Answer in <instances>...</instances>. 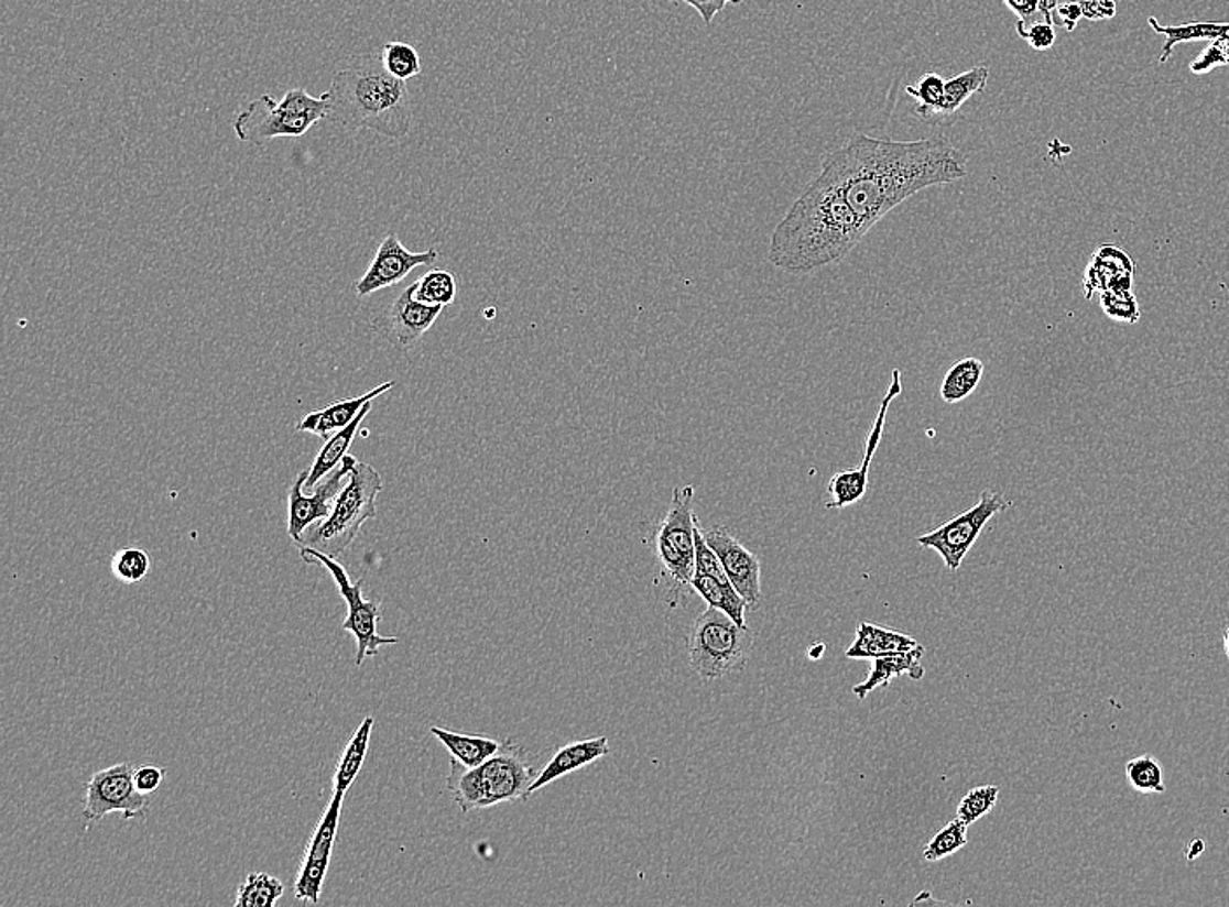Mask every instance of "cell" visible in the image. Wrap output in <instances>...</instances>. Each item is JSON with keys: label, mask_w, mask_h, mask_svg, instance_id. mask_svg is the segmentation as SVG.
<instances>
[{"label": "cell", "mask_w": 1229, "mask_h": 907, "mask_svg": "<svg viewBox=\"0 0 1229 907\" xmlns=\"http://www.w3.org/2000/svg\"><path fill=\"white\" fill-rule=\"evenodd\" d=\"M822 173L840 187L870 231L889 211L921 190L962 181L968 175V161L945 139L894 142L856 133L825 156Z\"/></svg>", "instance_id": "1"}, {"label": "cell", "mask_w": 1229, "mask_h": 907, "mask_svg": "<svg viewBox=\"0 0 1229 907\" xmlns=\"http://www.w3.org/2000/svg\"><path fill=\"white\" fill-rule=\"evenodd\" d=\"M867 232L840 187L819 172L772 232L769 261L784 273L811 274L844 261Z\"/></svg>", "instance_id": "2"}, {"label": "cell", "mask_w": 1229, "mask_h": 907, "mask_svg": "<svg viewBox=\"0 0 1229 907\" xmlns=\"http://www.w3.org/2000/svg\"><path fill=\"white\" fill-rule=\"evenodd\" d=\"M327 95V119L339 127L404 139L413 127V103L405 80L383 67L379 53L355 58L334 74Z\"/></svg>", "instance_id": "3"}, {"label": "cell", "mask_w": 1229, "mask_h": 907, "mask_svg": "<svg viewBox=\"0 0 1229 907\" xmlns=\"http://www.w3.org/2000/svg\"><path fill=\"white\" fill-rule=\"evenodd\" d=\"M535 768L530 765L526 748L505 740L497 754L477 768H467L450 760L447 790L464 813L486 810L500 802L530 798Z\"/></svg>", "instance_id": "4"}, {"label": "cell", "mask_w": 1229, "mask_h": 907, "mask_svg": "<svg viewBox=\"0 0 1229 907\" xmlns=\"http://www.w3.org/2000/svg\"><path fill=\"white\" fill-rule=\"evenodd\" d=\"M383 489L378 471L358 461L348 476V483L334 500L329 517L307 527L294 545L307 546L337 559L350 548L367 521L376 517V498Z\"/></svg>", "instance_id": "5"}, {"label": "cell", "mask_w": 1229, "mask_h": 907, "mask_svg": "<svg viewBox=\"0 0 1229 907\" xmlns=\"http://www.w3.org/2000/svg\"><path fill=\"white\" fill-rule=\"evenodd\" d=\"M327 119V95L312 97L306 89L294 88L274 100L262 95L250 101L232 122L241 142L265 145L276 139H301L316 122Z\"/></svg>", "instance_id": "6"}, {"label": "cell", "mask_w": 1229, "mask_h": 907, "mask_svg": "<svg viewBox=\"0 0 1229 907\" xmlns=\"http://www.w3.org/2000/svg\"><path fill=\"white\" fill-rule=\"evenodd\" d=\"M753 635L750 626L737 625L729 614L708 608L697 616L686 637V652L694 673L704 680L724 679L748 665Z\"/></svg>", "instance_id": "7"}, {"label": "cell", "mask_w": 1229, "mask_h": 907, "mask_svg": "<svg viewBox=\"0 0 1229 907\" xmlns=\"http://www.w3.org/2000/svg\"><path fill=\"white\" fill-rule=\"evenodd\" d=\"M300 555L304 562L327 569V572L333 576L337 590L345 599L346 605H348V614H346L345 623H342V631L350 632L357 641L355 664L358 667L369 656L378 655L381 647L399 643L396 637H384V635L378 634V623L381 620V602L363 599V580L351 583L350 576H348L345 567L337 562L334 557L322 554V551L301 546Z\"/></svg>", "instance_id": "8"}, {"label": "cell", "mask_w": 1229, "mask_h": 907, "mask_svg": "<svg viewBox=\"0 0 1229 907\" xmlns=\"http://www.w3.org/2000/svg\"><path fill=\"white\" fill-rule=\"evenodd\" d=\"M694 496V485L674 489L655 538L659 562L678 587H690L695 575Z\"/></svg>", "instance_id": "9"}, {"label": "cell", "mask_w": 1229, "mask_h": 907, "mask_svg": "<svg viewBox=\"0 0 1229 907\" xmlns=\"http://www.w3.org/2000/svg\"><path fill=\"white\" fill-rule=\"evenodd\" d=\"M1007 506L1008 503L1002 492L983 491L975 506L966 510L965 513H960L951 521L945 522L944 525H939L935 531L924 534L915 542L921 546L938 551L948 571H959L966 554L977 542L987 522L996 513L1007 510Z\"/></svg>", "instance_id": "10"}, {"label": "cell", "mask_w": 1229, "mask_h": 907, "mask_svg": "<svg viewBox=\"0 0 1229 907\" xmlns=\"http://www.w3.org/2000/svg\"><path fill=\"white\" fill-rule=\"evenodd\" d=\"M135 768L131 763H118L100 769L86 784L85 819L98 822L110 813H121L127 820L145 816L149 794L135 786Z\"/></svg>", "instance_id": "11"}, {"label": "cell", "mask_w": 1229, "mask_h": 907, "mask_svg": "<svg viewBox=\"0 0 1229 907\" xmlns=\"http://www.w3.org/2000/svg\"><path fill=\"white\" fill-rule=\"evenodd\" d=\"M358 459L351 454H348L342 459L339 467L334 468L329 476L325 477L324 482L316 483L313 489L312 496L304 494V483L309 477V470L301 471L297 479L292 483L291 491H289V522H286V531L291 536L292 542L303 536L307 527H312L316 522L324 521L329 517L330 510H333V501L336 500L337 494L341 492L342 480L350 476Z\"/></svg>", "instance_id": "12"}, {"label": "cell", "mask_w": 1229, "mask_h": 907, "mask_svg": "<svg viewBox=\"0 0 1229 907\" xmlns=\"http://www.w3.org/2000/svg\"><path fill=\"white\" fill-rule=\"evenodd\" d=\"M345 796L346 794H333L329 807L324 811L312 840L307 843L304 861L295 879V897L303 903L318 904L320 900L325 876L329 871L330 857L336 844Z\"/></svg>", "instance_id": "13"}, {"label": "cell", "mask_w": 1229, "mask_h": 907, "mask_svg": "<svg viewBox=\"0 0 1229 907\" xmlns=\"http://www.w3.org/2000/svg\"><path fill=\"white\" fill-rule=\"evenodd\" d=\"M903 384H901V372L898 369L893 370V381L889 384L888 393H885L882 404H880L879 414L877 419L873 420L872 429L868 435L867 449H864L863 461L855 470L838 471L831 479H829L828 501H826V509L828 510H842L847 506L858 503L863 500L868 489V471L875 458L877 449H879L880 440H882V433H884L885 416H888L889 405L896 396L901 395Z\"/></svg>", "instance_id": "14"}, {"label": "cell", "mask_w": 1229, "mask_h": 907, "mask_svg": "<svg viewBox=\"0 0 1229 907\" xmlns=\"http://www.w3.org/2000/svg\"><path fill=\"white\" fill-rule=\"evenodd\" d=\"M437 259L438 253L435 249L426 252H409L399 240V236L388 234L376 252L369 270L355 285V291L360 297L376 294L388 286L401 283L420 265H434Z\"/></svg>", "instance_id": "15"}, {"label": "cell", "mask_w": 1229, "mask_h": 907, "mask_svg": "<svg viewBox=\"0 0 1229 907\" xmlns=\"http://www.w3.org/2000/svg\"><path fill=\"white\" fill-rule=\"evenodd\" d=\"M704 538L711 546L724 564L725 572L732 581L733 589L741 593L748 605L757 610L762 602V587L760 576L762 566L753 551L733 538L730 531L724 525H715L711 529L703 531Z\"/></svg>", "instance_id": "16"}, {"label": "cell", "mask_w": 1229, "mask_h": 907, "mask_svg": "<svg viewBox=\"0 0 1229 907\" xmlns=\"http://www.w3.org/2000/svg\"><path fill=\"white\" fill-rule=\"evenodd\" d=\"M443 306H428L416 298V282L409 285L388 312V339L396 348H411L434 327Z\"/></svg>", "instance_id": "17"}, {"label": "cell", "mask_w": 1229, "mask_h": 907, "mask_svg": "<svg viewBox=\"0 0 1229 907\" xmlns=\"http://www.w3.org/2000/svg\"><path fill=\"white\" fill-rule=\"evenodd\" d=\"M1132 256L1114 244H1103L1091 256L1085 273V295L1090 298L1095 292L1133 291Z\"/></svg>", "instance_id": "18"}, {"label": "cell", "mask_w": 1229, "mask_h": 907, "mask_svg": "<svg viewBox=\"0 0 1229 907\" xmlns=\"http://www.w3.org/2000/svg\"><path fill=\"white\" fill-rule=\"evenodd\" d=\"M393 386H395V383H393V381H388V383L379 384L374 390L367 391L366 395L355 396V398L337 400V402H333V404L320 408V411L306 414V416L297 423L295 429H297V431L312 433V435H316V437L329 438L334 433L350 425L351 420L358 416V412L362 411L369 402L378 398V396L384 395V393L392 390Z\"/></svg>", "instance_id": "19"}, {"label": "cell", "mask_w": 1229, "mask_h": 907, "mask_svg": "<svg viewBox=\"0 0 1229 907\" xmlns=\"http://www.w3.org/2000/svg\"><path fill=\"white\" fill-rule=\"evenodd\" d=\"M610 754V745L605 736L598 739L578 740L572 744L561 747L556 752V756L548 761L545 768L536 775L535 780L530 786L528 794L536 793L542 787L548 786L557 778L566 777L569 773L578 772L584 766L592 765L596 761Z\"/></svg>", "instance_id": "20"}, {"label": "cell", "mask_w": 1229, "mask_h": 907, "mask_svg": "<svg viewBox=\"0 0 1229 907\" xmlns=\"http://www.w3.org/2000/svg\"><path fill=\"white\" fill-rule=\"evenodd\" d=\"M918 643L914 637L873 623H859L855 643L847 647V658H879L894 653L912 652Z\"/></svg>", "instance_id": "21"}, {"label": "cell", "mask_w": 1229, "mask_h": 907, "mask_svg": "<svg viewBox=\"0 0 1229 907\" xmlns=\"http://www.w3.org/2000/svg\"><path fill=\"white\" fill-rule=\"evenodd\" d=\"M922 656H924V647L918 644L912 652L894 653V655L873 658L872 673L864 682H859L852 688V693L859 700H864L877 688L888 686L894 677L903 676V674L915 680L922 679L924 677V667L921 665Z\"/></svg>", "instance_id": "22"}, {"label": "cell", "mask_w": 1229, "mask_h": 907, "mask_svg": "<svg viewBox=\"0 0 1229 907\" xmlns=\"http://www.w3.org/2000/svg\"><path fill=\"white\" fill-rule=\"evenodd\" d=\"M371 408L372 402H369L362 411L358 412V416L351 420L350 425L339 429V431L334 433V435L327 438L325 446L318 450L315 461H313L312 468H309V477H307L306 483H304V489H312L313 491V489L316 488V483L329 476L334 468L341 465L342 459L348 456V449H350L351 444H354L355 437H357L358 429L362 426L363 419H366L367 414L371 412Z\"/></svg>", "instance_id": "23"}, {"label": "cell", "mask_w": 1229, "mask_h": 907, "mask_svg": "<svg viewBox=\"0 0 1229 907\" xmlns=\"http://www.w3.org/2000/svg\"><path fill=\"white\" fill-rule=\"evenodd\" d=\"M429 733L437 736L441 744L446 745L453 760L458 761L459 765L467 766V768H477L489 757L494 756L500 748L497 740L488 739V736L464 735V733H455V731H447L437 726L432 728Z\"/></svg>", "instance_id": "24"}, {"label": "cell", "mask_w": 1229, "mask_h": 907, "mask_svg": "<svg viewBox=\"0 0 1229 907\" xmlns=\"http://www.w3.org/2000/svg\"><path fill=\"white\" fill-rule=\"evenodd\" d=\"M372 728H374V718L363 719L362 724L355 731L350 742L346 745L342 752L339 765H337L336 773H334V793L346 794L351 786H354L355 778L362 769L363 761H366L367 748L371 742Z\"/></svg>", "instance_id": "25"}, {"label": "cell", "mask_w": 1229, "mask_h": 907, "mask_svg": "<svg viewBox=\"0 0 1229 907\" xmlns=\"http://www.w3.org/2000/svg\"><path fill=\"white\" fill-rule=\"evenodd\" d=\"M690 589L699 593L704 601L708 602L709 608H716V610L729 614L737 625L748 626L744 614L748 602L742 599L741 593L733 589V584H725L715 580L711 576L695 572Z\"/></svg>", "instance_id": "26"}, {"label": "cell", "mask_w": 1229, "mask_h": 907, "mask_svg": "<svg viewBox=\"0 0 1229 907\" xmlns=\"http://www.w3.org/2000/svg\"><path fill=\"white\" fill-rule=\"evenodd\" d=\"M983 372H986V363L978 360V358L969 357L957 360V362L948 369L944 381H942L939 396H942L945 404H957V402H962V400L972 395V391L977 390Z\"/></svg>", "instance_id": "27"}, {"label": "cell", "mask_w": 1229, "mask_h": 907, "mask_svg": "<svg viewBox=\"0 0 1229 907\" xmlns=\"http://www.w3.org/2000/svg\"><path fill=\"white\" fill-rule=\"evenodd\" d=\"M1151 29L1156 34H1163L1166 37V43L1163 44L1162 53H1160V64H1165L1166 59L1171 58L1172 51L1177 44L1189 43V41H1214L1219 35L1225 34L1229 30V23H1214V22H1196L1186 23V25L1163 26L1160 25L1156 18H1148Z\"/></svg>", "instance_id": "28"}, {"label": "cell", "mask_w": 1229, "mask_h": 907, "mask_svg": "<svg viewBox=\"0 0 1229 907\" xmlns=\"http://www.w3.org/2000/svg\"><path fill=\"white\" fill-rule=\"evenodd\" d=\"M989 76V68L986 65H977V67L962 72L959 76L945 80L944 100L939 106L938 116H951V113L959 112L960 107L965 106L972 95L986 89Z\"/></svg>", "instance_id": "29"}, {"label": "cell", "mask_w": 1229, "mask_h": 907, "mask_svg": "<svg viewBox=\"0 0 1229 907\" xmlns=\"http://www.w3.org/2000/svg\"><path fill=\"white\" fill-rule=\"evenodd\" d=\"M285 886L268 873H250L238 888L237 907H273L282 899Z\"/></svg>", "instance_id": "30"}, {"label": "cell", "mask_w": 1229, "mask_h": 907, "mask_svg": "<svg viewBox=\"0 0 1229 907\" xmlns=\"http://www.w3.org/2000/svg\"><path fill=\"white\" fill-rule=\"evenodd\" d=\"M1127 780L1133 790L1141 794H1163L1166 790L1163 784V769L1159 761L1150 754L1135 757L1124 766Z\"/></svg>", "instance_id": "31"}, {"label": "cell", "mask_w": 1229, "mask_h": 907, "mask_svg": "<svg viewBox=\"0 0 1229 907\" xmlns=\"http://www.w3.org/2000/svg\"><path fill=\"white\" fill-rule=\"evenodd\" d=\"M379 55L388 74H392L396 79L407 83L409 79L422 74V58L411 44L387 43L383 50L379 51Z\"/></svg>", "instance_id": "32"}, {"label": "cell", "mask_w": 1229, "mask_h": 907, "mask_svg": "<svg viewBox=\"0 0 1229 907\" xmlns=\"http://www.w3.org/2000/svg\"><path fill=\"white\" fill-rule=\"evenodd\" d=\"M416 298L428 306H449L456 298L455 276L449 271H429L416 282Z\"/></svg>", "instance_id": "33"}, {"label": "cell", "mask_w": 1229, "mask_h": 907, "mask_svg": "<svg viewBox=\"0 0 1229 907\" xmlns=\"http://www.w3.org/2000/svg\"><path fill=\"white\" fill-rule=\"evenodd\" d=\"M968 844V823L957 817L945 826L935 838H931L922 857L927 862H938L950 857Z\"/></svg>", "instance_id": "34"}, {"label": "cell", "mask_w": 1229, "mask_h": 907, "mask_svg": "<svg viewBox=\"0 0 1229 907\" xmlns=\"http://www.w3.org/2000/svg\"><path fill=\"white\" fill-rule=\"evenodd\" d=\"M905 91L917 101V113L921 118H933L938 116L939 106L944 100L945 79L939 74L929 72L924 74L915 85L906 86Z\"/></svg>", "instance_id": "35"}, {"label": "cell", "mask_w": 1229, "mask_h": 907, "mask_svg": "<svg viewBox=\"0 0 1229 907\" xmlns=\"http://www.w3.org/2000/svg\"><path fill=\"white\" fill-rule=\"evenodd\" d=\"M110 567H112V572L119 581L135 584L140 583L151 571V557L142 548L127 546V548L116 551Z\"/></svg>", "instance_id": "36"}, {"label": "cell", "mask_w": 1229, "mask_h": 907, "mask_svg": "<svg viewBox=\"0 0 1229 907\" xmlns=\"http://www.w3.org/2000/svg\"><path fill=\"white\" fill-rule=\"evenodd\" d=\"M998 799V786H981L977 787V789H971L966 794L965 798H962V801L959 802V807H957V817H959L962 822L971 826V823L978 822L981 817L989 816L992 808L996 807Z\"/></svg>", "instance_id": "37"}, {"label": "cell", "mask_w": 1229, "mask_h": 907, "mask_svg": "<svg viewBox=\"0 0 1229 907\" xmlns=\"http://www.w3.org/2000/svg\"><path fill=\"white\" fill-rule=\"evenodd\" d=\"M1102 312L1120 324H1136L1141 319V307L1133 291L1100 292Z\"/></svg>", "instance_id": "38"}, {"label": "cell", "mask_w": 1229, "mask_h": 907, "mask_svg": "<svg viewBox=\"0 0 1229 907\" xmlns=\"http://www.w3.org/2000/svg\"><path fill=\"white\" fill-rule=\"evenodd\" d=\"M1011 13L1016 14V26L1031 25L1034 22L1055 23V9L1058 0H1002Z\"/></svg>", "instance_id": "39"}, {"label": "cell", "mask_w": 1229, "mask_h": 907, "mask_svg": "<svg viewBox=\"0 0 1229 907\" xmlns=\"http://www.w3.org/2000/svg\"><path fill=\"white\" fill-rule=\"evenodd\" d=\"M1222 65H1229V30L1210 41L1207 50L1189 65V68L1196 76H1201V74L1212 72L1216 67H1222Z\"/></svg>", "instance_id": "40"}, {"label": "cell", "mask_w": 1229, "mask_h": 907, "mask_svg": "<svg viewBox=\"0 0 1229 907\" xmlns=\"http://www.w3.org/2000/svg\"><path fill=\"white\" fill-rule=\"evenodd\" d=\"M1016 32L1023 41H1027L1029 46L1036 51L1049 50L1057 41L1055 23L1052 22H1034L1031 25L1016 26Z\"/></svg>", "instance_id": "41"}, {"label": "cell", "mask_w": 1229, "mask_h": 907, "mask_svg": "<svg viewBox=\"0 0 1229 907\" xmlns=\"http://www.w3.org/2000/svg\"><path fill=\"white\" fill-rule=\"evenodd\" d=\"M671 2L690 6L703 18L704 25H711L716 14H720L727 4H742L744 0H671Z\"/></svg>", "instance_id": "42"}, {"label": "cell", "mask_w": 1229, "mask_h": 907, "mask_svg": "<svg viewBox=\"0 0 1229 907\" xmlns=\"http://www.w3.org/2000/svg\"><path fill=\"white\" fill-rule=\"evenodd\" d=\"M166 772L160 766L142 765L135 768V786L140 793L152 794L160 789L161 784L165 780Z\"/></svg>", "instance_id": "43"}, {"label": "cell", "mask_w": 1229, "mask_h": 907, "mask_svg": "<svg viewBox=\"0 0 1229 907\" xmlns=\"http://www.w3.org/2000/svg\"><path fill=\"white\" fill-rule=\"evenodd\" d=\"M1078 4L1083 11V18H1087L1090 22L1112 20L1116 17L1114 0H1078Z\"/></svg>", "instance_id": "44"}, {"label": "cell", "mask_w": 1229, "mask_h": 907, "mask_svg": "<svg viewBox=\"0 0 1229 907\" xmlns=\"http://www.w3.org/2000/svg\"><path fill=\"white\" fill-rule=\"evenodd\" d=\"M1055 14L1058 17V22L1065 26V30H1069V32L1076 29V25H1078L1079 20L1083 18V11L1081 8H1079L1078 0H1076V2H1065V4L1057 6L1053 17H1055Z\"/></svg>", "instance_id": "45"}, {"label": "cell", "mask_w": 1229, "mask_h": 907, "mask_svg": "<svg viewBox=\"0 0 1229 907\" xmlns=\"http://www.w3.org/2000/svg\"><path fill=\"white\" fill-rule=\"evenodd\" d=\"M1204 840H1200V838H1198V840H1193L1192 843L1187 844L1186 861L1193 862L1196 857H1200L1201 853H1204Z\"/></svg>", "instance_id": "46"}, {"label": "cell", "mask_w": 1229, "mask_h": 907, "mask_svg": "<svg viewBox=\"0 0 1229 907\" xmlns=\"http://www.w3.org/2000/svg\"><path fill=\"white\" fill-rule=\"evenodd\" d=\"M823 653H825V644L822 643L814 644V646L808 649V656L813 659L822 658Z\"/></svg>", "instance_id": "47"}, {"label": "cell", "mask_w": 1229, "mask_h": 907, "mask_svg": "<svg viewBox=\"0 0 1229 907\" xmlns=\"http://www.w3.org/2000/svg\"><path fill=\"white\" fill-rule=\"evenodd\" d=\"M1225 652H1226V656H1228V659H1229V623H1228V626H1226V631H1225Z\"/></svg>", "instance_id": "48"}]
</instances>
